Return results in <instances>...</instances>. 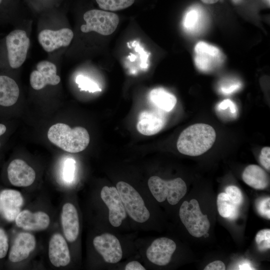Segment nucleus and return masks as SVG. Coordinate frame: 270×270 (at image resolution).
I'll return each mask as SVG.
<instances>
[{
    "label": "nucleus",
    "instance_id": "1",
    "mask_svg": "<svg viewBox=\"0 0 270 270\" xmlns=\"http://www.w3.org/2000/svg\"><path fill=\"white\" fill-rule=\"evenodd\" d=\"M216 133L210 126L198 123L189 126L180 134L177 148L180 152L190 156H198L208 151L214 144Z\"/></svg>",
    "mask_w": 270,
    "mask_h": 270
},
{
    "label": "nucleus",
    "instance_id": "2",
    "mask_svg": "<svg viewBox=\"0 0 270 270\" xmlns=\"http://www.w3.org/2000/svg\"><path fill=\"white\" fill-rule=\"evenodd\" d=\"M50 142L61 149L72 153L78 152L86 148L90 142L87 130L82 126L74 128L64 123H57L48 130Z\"/></svg>",
    "mask_w": 270,
    "mask_h": 270
},
{
    "label": "nucleus",
    "instance_id": "3",
    "mask_svg": "<svg viewBox=\"0 0 270 270\" xmlns=\"http://www.w3.org/2000/svg\"><path fill=\"white\" fill-rule=\"evenodd\" d=\"M148 184L152 194L158 202H161L167 198L172 205L177 204L187 191L185 182L180 178L166 181L154 176L148 179Z\"/></svg>",
    "mask_w": 270,
    "mask_h": 270
},
{
    "label": "nucleus",
    "instance_id": "4",
    "mask_svg": "<svg viewBox=\"0 0 270 270\" xmlns=\"http://www.w3.org/2000/svg\"><path fill=\"white\" fill-rule=\"evenodd\" d=\"M179 215L182 222L192 236L200 238L208 233L210 222L207 215L202 214L197 200L184 201L180 208Z\"/></svg>",
    "mask_w": 270,
    "mask_h": 270
},
{
    "label": "nucleus",
    "instance_id": "5",
    "mask_svg": "<svg viewBox=\"0 0 270 270\" xmlns=\"http://www.w3.org/2000/svg\"><path fill=\"white\" fill-rule=\"evenodd\" d=\"M126 212L136 222L143 223L148 220L150 213L139 193L132 186L123 181L116 186Z\"/></svg>",
    "mask_w": 270,
    "mask_h": 270
},
{
    "label": "nucleus",
    "instance_id": "6",
    "mask_svg": "<svg viewBox=\"0 0 270 270\" xmlns=\"http://www.w3.org/2000/svg\"><path fill=\"white\" fill-rule=\"evenodd\" d=\"M83 18L86 24L80 26L82 32L94 31L104 36L112 34L119 22V18L116 14L96 9L86 11L84 14Z\"/></svg>",
    "mask_w": 270,
    "mask_h": 270
},
{
    "label": "nucleus",
    "instance_id": "7",
    "mask_svg": "<svg viewBox=\"0 0 270 270\" xmlns=\"http://www.w3.org/2000/svg\"><path fill=\"white\" fill-rule=\"evenodd\" d=\"M6 56L10 66L14 69L20 68L24 62L30 45V40L25 31L14 30L5 39Z\"/></svg>",
    "mask_w": 270,
    "mask_h": 270
},
{
    "label": "nucleus",
    "instance_id": "8",
    "mask_svg": "<svg viewBox=\"0 0 270 270\" xmlns=\"http://www.w3.org/2000/svg\"><path fill=\"white\" fill-rule=\"evenodd\" d=\"M194 60L200 70L210 72L222 64L224 56L217 47L204 42H199L194 47Z\"/></svg>",
    "mask_w": 270,
    "mask_h": 270
},
{
    "label": "nucleus",
    "instance_id": "9",
    "mask_svg": "<svg viewBox=\"0 0 270 270\" xmlns=\"http://www.w3.org/2000/svg\"><path fill=\"white\" fill-rule=\"evenodd\" d=\"M100 197L109 209L110 224L114 227H118L126 218V212L116 188L104 186Z\"/></svg>",
    "mask_w": 270,
    "mask_h": 270
},
{
    "label": "nucleus",
    "instance_id": "10",
    "mask_svg": "<svg viewBox=\"0 0 270 270\" xmlns=\"http://www.w3.org/2000/svg\"><path fill=\"white\" fill-rule=\"evenodd\" d=\"M93 245L107 262L117 263L122 258V251L119 240L112 234L104 233L96 236Z\"/></svg>",
    "mask_w": 270,
    "mask_h": 270
},
{
    "label": "nucleus",
    "instance_id": "11",
    "mask_svg": "<svg viewBox=\"0 0 270 270\" xmlns=\"http://www.w3.org/2000/svg\"><path fill=\"white\" fill-rule=\"evenodd\" d=\"M56 65L48 60H42L36 64V70H33L30 78V84L36 90L43 88L48 84L56 85L60 81L56 74Z\"/></svg>",
    "mask_w": 270,
    "mask_h": 270
},
{
    "label": "nucleus",
    "instance_id": "12",
    "mask_svg": "<svg viewBox=\"0 0 270 270\" xmlns=\"http://www.w3.org/2000/svg\"><path fill=\"white\" fill-rule=\"evenodd\" d=\"M176 249V244L172 240L160 238L154 240L148 247L146 255L148 260L158 266L168 264Z\"/></svg>",
    "mask_w": 270,
    "mask_h": 270
},
{
    "label": "nucleus",
    "instance_id": "13",
    "mask_svg": "<svg viewBox=\"0 0 270 270\" xmlns=\"http://www.w3.org/2000/svg\"><path fill=\"white\" fill-rule=\"evenodd\" d=\"M74 38L72 31L68 28L58 30H44L38 35V40L46 52H52L62 46H67Z\"/></svg>",
    "mask_w": 270,
    "mask_h": 270
},
{
    "label": "nucleus",
    "instance_id": "14",
    "mask_svg": "<svg viewBox=\"0 0 270 270\" xmlns=\"http://www.w3.org/2000/svg\"><path fill=\"white\" fill-rule=\"evenodd\" d=\"M162 112L156 108L140 112L136 125L138 132L145 136H152L160 132L166 122Z\"/></svg>",
    "mask_w": 270,
    "mask_h": 270
},
{
    "label": "nucleus",
    "instance_id": "15",
    "mask_svg": "<svg viewBox=\"0 0 270 270\" xmlns=\"http://www.w3.org/2000/svg\"><path fill=\"white\" fill-rule=\"evenodd\" d=\"M9 181L14 186L26 187L32 185L36 179L34 170L24 160L15 159L9 164L8 169Z\"/></svg>",
    "mask_w": 270,
    "mask_h": 270
},
{
    "label": "nucleus",
    "instance_id": "16",
    "mask_svg": "<svg viewBox=\"0 0 270 270\" xmlns=\"http://www.w3.org/2000/svg\"><path fill=\"white\" fill-rule=\"evenodd\" d=\"M23 203V196L19 191L6 189L0 192V214L8 221L15 220Z\"/></svg>",
    "mask_w": 270,
    "mask_h": 270
},
{
    "label": "nucleus",
    "instance_id": "17",
    "mask_svg": "<svg viewBox=\"0 0 270 270\" xmlns=\"http://www.w3.org/2000/svg\"><path fill=\"white\" fill-rule=\"evenodd\" d=\"M48 258L55 267L66 266L70 262V255L66 241L60 234H54L49 242Z\"/></svg>",
    "mask_w": 270,
    "mask_h": 270
},
{
    "label": "nucleus",
    "instance_id": "18",
    "mask_svg": "<svg viewBox=\"0 0 270 270\" xmlns=\"http://www.w3.org/2000/svg\"><path fill=\"white\" fill-rule=\"evenodd\" d=\"M36 240L29 232L19 233L14 240L8 255L12 262H18L26 259L35 249Z\"/></svg>",
    "mask_w": 270,
    "mask_h": 270
},
{
    "label": "nucleus",
    "instance_id": "19",
    "mask_svg": "<svg viewBox=\"0 0 270 270\" xmlns=\"http://www.w3.org/2000/svg\"><path fill=\"white\" fill-rule=\"evenodd\" d=\"M16 226L28 231L46 230L50 224L49 216L44 212H32L24 210L20 211L15 219Z\"/></svg>",
    "mask_w": 270,
    "mask_h": 270
},
{
    "label": "nucleus",
    "instance_id": "20",
    "mask_svg": "<svg viewBox=\"0 0 270 270\" xmlns=\"http://www.w3.org/2000/svg\"><path fill=\"white\" fill-rule=\"evenodd\" d=\"M61 222L66 240L70 242H74L79 234L80 222L76 208L72 203L67 202L63 206Z\"/></svg>",
    "mask_w": 270,
    "mask_h": 270
},
{
    "label": "nucleus",
    "instance_id": "21",
    "mask_svg": "<svg viewBox=\"0 0 270 270\" xmlns=\"http://www.w3.org/2000/svg\"><path fill=\"white\" fill-rule=\"evenodd\" d=\"M242 178L244 182L250 187L256 190H264L269 184V178L261 167L250 164L244 170Z\"/></svg>",
    "mask_w": 270,
    "mask_h": 270
},
{
    "label": "nucleus",
    "instance_id": "22",
    "mask_svg": "<svg viewBox=\"0 0 270 270\" xmlns=\"http://www.w3.org/2000/svg\"><path fill=\"white\" fill-rule=\"evenodd\" d=\"M20 90L15 80L6 75H0V106H10L18 100Z\"/></svg>",
    "mask_w": 270,
    "mask_h": 270
},
{
    "label": "nucleus",
    "instance_id": "23",
    "mask_svg": "<svg viewBox=\"0 0 270 270\" xmlns=\"http://www.w3.org/2000/svg\"><path fill=\"white\" fill-rule=\"evenodd\" d=\"M149 98L151 103L157 109L163 112L171 111L177 102L176 98L174 94L160 88L152 90Z\"/></svg>",
    "mask_w": 270,
    "mask_h": 270
},
{
    "label": "nucleus",
    "instance_id": "24",
    "mask_svg": "<svg viewBox=\"0 0 270 270\" xmlns=\"http://www.w3.org/2000/svg\"><path fill=\"white\" fill-rule=\"evenodd\" d=\"M204 19L200 10L192 8L186 14L184 19V26L186 30L192 34L196 33L204 28Z\"/></svg>",
    "mask_w": 270,
    "mask_h": 270
},
{
    "label": "nucleus",
    "instance_id": "25",
    "mask_svg": "<svg viewBox=\"0 0 270 270\" xmlns=\"http://www.w3.org/2000/svg\"><path fill=\"white\" fill-rule=\"evenodd\" d=\"M218 210L220 216L230 219L236 218L238 205L234 203L226 192H221L217 198Z\"/></svg>",
    "mask_w": 270,
    "mask_h": 270
},
{
    "label": "nucleus",
    "instance_id": "26",
    "mask_svg": "<svg viewBox=\"0 0 270 270\" xmlns=\"http://www.w3.org/2000/svg\"><path fill=\"white\" fill-rule=\"evenodd\" d=\"M135 0H96L98 6L106 11H117L131 6Z\"/></svg>",
    "mask_w": 270,
    "mask_h": 270
},
{
    "label": "nucleus",
    "instance_id": "27",
    "mask_svg": "<svg viewBox=\"0 0 270 270\" xmlns=\"http://www.w3.org/2000/svg\"><path fill=\"white\" fill-rule=\"evenodd\" d=\"M76 82L78 84V87L80 90L88 91L90 92L101 91V89L96 82L82 75H78L76 76Z\"/></svg>",
    "mask_w": 270,
    "mask_h": 270
},
{
    "label": "nucleus",
    "instance_id": "28",
    "mask_svg": "<svg viewBox=\"0 0 270 270\" xmlns=\"http://www.w3.org/2000/svg\"><path fill=\"white\" fill-rule=\"evenodd\" d=\"M255 240L258 248L260 251H265L270 248V230L263 229L256 234Z\"/></svg>",
    "mask_w": 270,
    "mask_h": 270
},
{
    "label": "nucleus",
    "instance_id": "29",
    "mask_svg": "<svg viewBox=\"0 0 270 270\" xmlns=\"http://www.w3.org/2000/svg\"><path fill=\"white\" fill-rule=\"evenodd\" d=\"M75 163V161L72 158H68L64 162L62 175L64 180L67 182H70L73 180Z\"/></svg>",
    "mask_w": 270,
    "mask_h": 270
},
{
    "label": "nucleus",
    "instance_id": "30",
    "mask_svg": "<svg viewBox=\"0 0 270 270\" xmlns=\"http://www.w3.org/2000/svg\"><path fill=\"white\" fill-rule=\"evenodd\" d=\"M256 209L259 214L270 219V198L266 197L258 200L256 203Z\"/></svg>",
    "mask_w": 270,
    "mask_h": 270
},
{
    "label": "nucleus",
    "instance_id": "31",
    "mask_svg": "<svg viewBox=\"0 0 270 270\" xmlns=\"http://www.w3.org/2000/svg\"><path fill=\"white\" fill-rule=\"evenodd\" d=\"M225 192L234 203L238 206L242 202L243 198L238 188L234 186H230L226 187Z\"/></svg>",
    "mask_w": 270,
    "mask_h": 270
},
{
    "label": "nucleus",
    "instance_id": "32",
    "mask_svg": "<svg viewBox=\"0 0 270 270\" xmlns=\"http://www.w3.org/2000/svg\"><path fill=\"white\" fill-rule=\"evenodd\" d=\"M241 84L240 82L230 80L224 82L220 86V92L224 94H230L240 88Z\"/></svg>",
    "mask_w": 270,
    "mask_h": 270
},
{
    "label": "nucleus",
    "instance_id": "33",
    "mask_svg": "<svg viewBox=\"0 0 270 270\" xmlns=\"http://www.w3.org/2000/svg\"><path fill=\"white\" fill-rule=\"evenodd\" d=\"M8 250V241L5 231L0 228V259L4 258Z\"/></svg>",
    "mask_w": 270,
    "mask_h": 270
},
{
    "label": "nucleus",
    "instance_id": "34",
    "mask_svg": "<svg viewBox=\"0 0 270 270\" xmlns=\"http://www.w3.org/2000/svg\"><path fill=\"white\" fill-rule=\"evenodd\" d=\"M270 148H263L260 152L259 159L260 164L267 170L270 169Z\"/></svg>",
    "mask_w": 270,
    "mask_h": 270
},
{
    "label": "nucleus",
    "instance_id": "35",
    "mask_svg": "<svg viewBox=\"0 0 270 270\" xmlns=\"http://www.w3.org/2000/svg\"><path fill=\"white\" fill-rule=\"evenodd\" d=\"M230 108L232 114H235L236 112V106L235 104L230 99H226L220 102L218 106V108L220 110H225Z\"/></svg>",
    "mask_w": 270,
    "mask_h": 270
},
{
    "label": "nucleus",
    "instance_id": "36",
    "mask_svg": "<svg viewBox=\"0 0 270 270\" xmlns=\"http://www.w3.org/2000/svg\"><path fill=\"white\" fill-rule=\"evenodd\" d=\"M204 270H224L226 266L220 260H215L208 264L204 268Z\"/></svg>",
    "mask_w": 270,
    "mask_h": 270
},
{
    "label": "nucleus",
    "instance_id": "37",
    "mask_svg": "<svg viewBox=\"0 0 270 270\" xmlns=\"http://www.w3.org/2000/svg\"><path fill=\"white\" fill-rule=\"evenodd\" d=\"M126 270H145L146 268L138 261L134 260L127 264Z\"/></svg>",
    "mask_w": 270,
    "mask_h": 270
},
{
    "label": "nucleus",
    "instance_id": "38",
    "mask_svg": "<svg viewBox=\"0 0 270 270\" xmlns=\"http://www.w3.org/2000/svg\"><path fill=\"white\" fill-rule=\"evenodd\" d=\"M136 51L140 52V54L141 64L142 68H146L147 67L148 64H146V60L148 59L147 54L140 46H136Z\"/></svg>",
    "mask_w": 270,
    "mask_h": 270
},
{
    "label": "nucleus",
    "instance_id": "39",
    "mask_svg": "<svg viewBox=\"0 0 270 270\" xmlns=\"http://www.w3.org/2000/svg\"><path fill=\"white\" fill-rule=\"evenodd\" d=\"M11 3V0H0V10L2 11L4 8H6Z\"/></svg>",
    "mask_w": 270,
    "mask_h": 270
},
{
    "label": "nucleus",
    "instance_id": "40",
    "mask_svg": "<svg viewBox=\"0 0 270 270\" xmlns=\"http://www.w3.org/2000/svg\"><path fill=\"white\" fill-rule=\"evenodd\" d=\"M240 270H254L248 263H244L239 266Z\"/></svg>",
    "mask_w": 270,
    "mask_h": 270
},
{
    "label": "nucleus",
    "instance_id": "41",
    "mask_svg": "<svg viewBox=\"0 0 270 270\" xmlns=\"http://www.w3.org/2000/svg\"><path fill=\"white\" fill-rule=\"evenodd\" d=\"M6 130V128L5 125L0 124V136L2 135Z\"/></svg>",
    "mask_w": 270,
    "mask_h": 270
},
{
    "label": "nucleus",
    "instance_id": "42",
    "mask_svg": "<svg viewBox=\"0 0 270 270\" xmlns=\"http://www.w3.org/2000/svg\"><path fill=\"white\" fill-rule=\"evenodd\" d=\"M206 4H211L217 2L219 0H200Z\"/></svg>",
    "mask_w": 270,
    "mask_h": 270
},
{
    "label": "nucleus",
    "instance_id": "43",
    "mask_svg": "<svg viewBox=\"0 0 270 270\" xmlns=\"http://www.w3.org/2000/svg\"><path fill=\"white\" fill-rule=\"evenodd\" d=\"M128 58L131 61H134L136 60V56L134 54H131Z\"/></svg>",
    "mask_w": 270,
    "mask_h": 270
},
{
    "label": "nucleus",
    "instance_id": "44",
    "mask_svg": "<svg viewBox=\"0 0 270 270\" xmlns=\"http://www.w3.org/2000/svg\"><path fill=\"white\" fill-rule=\"evenodd\" d=\"M232 1L234 4H239L242 2V0H232Z\"/></svg>",
    "mask_w": 270,
    "mask_h": 270
},
{
    "label": "nucleus",
    "instance_id": "45",
    "mask_svg": "<svg viewBox=\"0 0 270 270\" xmlns=\"http://www.w3.org/2000/svg\"><path fill=\"white\" fill-rule=\"evenodd\" d=\"M265 1L268 4V5H270V0H265Z\"/></svg>",
    "mask_w": 270,
    "mask_h": 270
}]
</instances>
